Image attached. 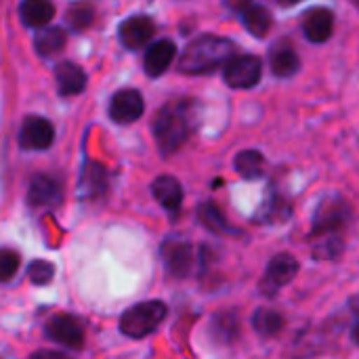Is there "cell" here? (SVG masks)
Returning a JSON list of instances; mask_svg holds the SVG:
<instances>
[{
	"label": "cell",
	"instance_id": "cell-15",
	"mask_svg": "<svg viewBox=\"0 0 359 359\" xmlns=\"http://www.w3.org/2000/svg\"><path fill=\"white\" fill-rule=\"evenodd\" d=\"M305 36L311 42H326L334 29V15L328 8H311L303 19Z\"/></svg>",
	"mask_w": 359,
	"mask_h": 359
},
{
	"label": "cell",
	"instance_id": "cell-29",
	"mask_svg": "<svg viewBox=\"0 0 359 359\" xmlns=\"http://www.w3.org/2000/svg\"><path fill=\"white\" fill-rule=\"evenodd\" d=\"M19 269V255L11 248H4L0 252V280L8 282Z\"/></svg>",
	"mask_w": 359,
	"mask_h": 359
},
{
	"label": "cell",
	"instance_id": "cell-3",
	"mask_svg": "<svg viewBox=\"0 0 359 359\" xmlns=\"http://www.w3.org/2000/svg\"><path fill=\"white\" fill-rule=\"evenodd\" d=\"M166 305L162 301H145L128 307L120 318V330L128 339H145L166 318Z\"/></svg>",
	"mask_w": 359,
	"mask_h": 359
},
{
	"label": "cell",
	"instance_id": "cell-6",
	"mask_svg": "<svg viewBox=\"0 0 359 359\" xmlns=\"http://www.w3.org/2000/svg\"><path fill=\"white\" fill-rule=\"evenodd\" d=\"M349 206L341 198L324 200L313 217V236H334L349 221Z\"/></svg>",
	"mask_w": 359,
	"mask_h": 359
},
{
	"label": "cell",
	"instance_id": "cell-5",
	"mask_svg": "<svg viewBox=\"0 0 359 359\" xmlns=\"http://www.w3.org/2000/svg\"><path fill=\"white\" fill-rule=\"evenodd\" d=\"M261 76H263V63L255 55L233 57L223 69V78L231 88H252L259 84Z\"/></svg>",
	"mask_w": 359,
	"mask_h": 359
},
{
	"label": "cell",
	"instance_id": "cell-11",
	"mask_svg": "<svg viewBox=\"0 0 359 359\" xmlns=\"http://www.w3.org/2000/svg\"><path fill=\"white\" fill-rule=\"evenodd\" d=\"M162 259H164L166 273H170L172 278H179V280L187 278L196 263L194 248L187 242H164Z\"/></svg>",
	"mask_w": 359,
	"mask_h": 359
},
{
	"label": "cell",
	"instance_id": "cell-4",
	"mask_svg": "<svg viewBox=\"0 0 359 359\" xmlns=\"http://www.w3.org/2000/svg\"><path fill=\"white\" fill-rule=\"evenodd\" d=\"M297 273H299V261L288 252H280L269 261L259 288L265 297H276L278 290L288 286Z\"/></svg>",
	"mask_w": 359,
	"mask_h": 359
},
{
	"label": "cell",
	"instance_id": "cell-7",
	"mask_svg": "<svg viewBox=\"0 0 359 359\" xmlns=\"http://www.w3.org/2000/svg\"><path fill=\"white\" fill-rule=\"evenodd\" d=\"M53 141H55V128L48 120L40 116H27L23 120L21 133H19V145L23 149L42 151V149H48Z\"/></svg>",
	"mask_w": 359,
	"mask_h": 359
},
{
	"label": "cell",
	"instance_id": "cell-26",
	"mask_svg": "<svg viewBox=\"0 0 359 359\" xmlns=\"http://www.w3.org/2000/svg\"><path fill=\"white\" fill-rule=\"evenodd\" d=\"M65 19H67V23H69L72 29H84V27H88V25L93 23L95 11H93V6L86 4V2H74V4L67 8Z\"/></svg>",
	"mask_w": 359,
	"mask_h": 359
},
{
	"label": "cell",
	"instance_id": "cell-32",
	"mask_svg": "<svg viewBox=\"0 0 359 359\" xmlns=\"http://www.w3.org/2000/svg\"><path fill=\"white\" fill-rule=\"evenodd\" d=\"M282 6H292V4H297V2H301V0H278Z\"/></svg>",
	"mask_w": 359,
	"mask_h": 359
},
{
	"label": "cell",
	"instance_id": "cell-2",
	"mask_svg": "<svg viewBox=\"0 0 359 359\" xmlns=\"http://www.w3.org/2000/svg\"><path fill=\"white\" fill-rule=\"evenodd\" d=\"M194 126V116L189 103L177 101L164 105L154 120V135L162 154H175L189 137Z\"/></svg>",
	"mask_w": 359,
	"mask_h": 359
},
{
	"label": "cell",
	"instance_id": "cell-1",
	"mask_svg": "<svg viewBox=\"0 0 359 359\" xmlns=\"http://www.w3.org/2000/svg\"><path fill=\"white\" fill-rule=\"evenodd\" d=\"M233 57H236V44L231 40L206 34L196 38L185 48L179 67L183 74L200 76L227 65Z\"/></svg>",
	"mask_w": 359,
	"mask_h": 359
},
{
	"label": "cell",
	"instance_id": "cell-28",
	"mask_svg": "<svg viewBox=\"0 0 359 359\" xmlns=\"http://www.w3.org/2000/svg\"><path fill=\"white\" fill-rule=\"evenodd\" d=\"M53 276H55V267H53L48 261L38 259V261H34V263L27 267V278H29V282L36 284V286H46V284H50Z\"/></svg>",
	"mask_w": 359,
	"mask_h": 359
},
{
	"label": "cell",
	"instance_id": "cell-33",
	"mask_svg": "<svg viewBox=\"0 0 359 359\" xmlns=\"http://www.w3.org/2000/svg\"><path fill=\"white\" fill-rule=\"evenodd\" d=\"M353 341H355V343L359 345V324L355 326V328H353Z\"/></svg>",
	"mask_w": 359,
	"mask_h": 359
},
{
	"label": "cell",
	"instance_id": "cell-34",
	"mask_svg": "<svg viewBox=\"0 0 359 359\" xmlns=\"http://www.w3.org/2000/svg\"><path fill=\"white\" fill-rule=\"evenodd\" d=\"M351 2H358V4H359V0H351Z\"/></svg>",
	"mask_w": 359,
	"mask_h": 359
},
{
	"label": "cell",
	"instance_id": "cell-13",
	"mask_svg": "<svg viewBox=\"0 0 359 359\" xmlns=\"http://www.w3.org/2000/svg\"><path fill=\"white\" fill-rule=\"evenodd\" d=\"M27 202L36 208H50L61 202V185L48 175H38L32 179L27 189Z\"/></svg>",
	"mask_w": 359,
	"mask_h": 359
},
{
	"label": "cell",
	"instance_id": "cell-16",
	"mask_svg": "<svg viewBox=\"0 0 359 359\" xmlns=\"http://www.w3.org/2000/svg\"><path fill=\"white\" fill-rule=\"evenodd\" d=\"M151 191H154V198L160 202V206L168 212H177L181 208V202H183V189H181V183L175 179V177H168V175H162L158 177L154 183H151Z\"/></svg>",
	"mask_w": 359,
	"mask_h": 359
},
{
	"label": "cell",
	"instance_id": "cell-31",
	"mask_svg": "<svg viewBox=\"0 0 359 359\" xmlns=\"http://www.w3.org/2000/svg\"><path fill=\"white\" fill-rule=\"evenodd\" d=\"M25 359H72L69 355L61 353V351H48V349H42V351H36L32 355H27Z\"/></svg>",
	"mask_w": 359,
	"mask_h": 359
},
{
	"label": "cell",
	"instance_id": "cell-20",
	"mask_svg": "<svg viewBox=\"0 0 359 359\" xmlns=\"http://www.w3.org/2000/svg\"><path fill=\"white\" fill-rule=\"evenodd\" d=\"M65 40H67V36H65V32L61 27H42L36 34L34 46L42 57H53V55L63 50Z\"/></svg>",
	"mask_w": 359,
	"mask_h": 359
},
{
	"label": "cell",
	"instance_id": "cell-14",
	"mask_svg": "<svg viewBox=\"0 0 359 359\" xmlns=\"http://www.w3.org/2000/svg\"><path fill=\"white\" fill-rule=\"evenodd\" d=\"M175 55H177L175 42H170V40H158V42H154L145 50V59H143V65H145L147 76H151V78L162 76L170 67V63L175 61Z\"/></svg>",
	"mask_w": 359,
	"mask_h": 359
},
{
	"label": "cell",
	"instance_id": "cell-8",
	"mask_svg": "<svg viewBox=\"0 0 359 359\" xmlns=\"http://www.w3.org/2000/svg\"><path fill=\"white\" fill-rule=\"evenodd\" d=\"M46 337L59 345L72 347V349H80L84 343V330L82 324L72 318V316H53L46 322Z\"/></svg>",
	"mask_w": 359,
	"mask_h": 359
},
{
	"label": "cell",
	"instance_id": "cell-9",
	"mask_svg": "<svg viewBox=\"0 0 359 359\" xmlns=\"http://www.w3.org/2000/svg\"><path fill=\"white\" fill-rule=\"evenodd\" d=\"M227 4H229L233 11L240 13L244 27H246L250 34H255L257 38H263V36L271 29L273 19H271V13H269L265 6H261V4H257V2H252V0H229Z\"/></svg>",
	"mask_w": 359,
	"mask_h": 359
},
{
	"label": "cell",
	"instance_id": "cell-30",
	"mask_svg": "<svg viewBox=\"0 0 359 359\" xmlns=\"http://www.w3.org/2000/svg\"><path fill=\"white\" fill-rule=\"evenodd\" d=\"M322 238H326V242L316 248V257H320V259H337L341 255L343 242L337 236H322Z\"/></svg>",
	"mask_w": 359,
	"mask_h": 359
},
{
	"label": "cell",
	"instance_id": "cell-22",
	"mask_svg": "<svg viewBox=\"0 0 359 359\" xmlns=\"http://www.w3.org/2000/svg\"><path fill=\"white\" fill-rule=\"evenodd\" d=\"M301 61L299 55L290 48V46H278L271 53V72L278 78H290L299 72Z\"/></svg>",
	"mask_w": 359,
	"mask_h": 359
},
{
	"label": "cell",
	"instance_id": "cell-27",
	"mask_svg": "<svg viewBox=\"0 0 359 359\" xmlns=\"http://www.w3.org/2000/svg\"><path fill=\"white\" fill-rule=\"evenodd\" d=\"M288 217V208L282 200L278 198H271V202H267L259 215H257V221L259 223H276V221H284Z\"/></svg>",
	"mask_w": 359,
	"mask_h": 359
},
{
	"label": "cell",
	"instance_id": "cell-19",
	"mask_svg": "<svg viewBox=\"0 0 359 359\" xmlns=\"http://www.w3.org/2000/svg\"><path fill=\"white\" fill-rule=\"evenodd\" d=\"M19 13L27 27H46L55 17V4L50 0H23Z\"/></svg>",
	"mask_w": 359,
	"mask_h": 359
},
{
	"label": "cell",
	"instance_id": "cell-23",
	"mask_svg": "<svg viewBox=\"0 0 359 359\" xmlns=\"http://www.w3.org/2000/svg\"><path fill=\"white\" fill-rule=\"evenodd\" d=\"M107 185V175L105 168L99 164H88L86 170L82 172V181H80V194L84 198H97L105 191Z\"/></svg>",
	"mask_w": 359,
	"mask_h": 359
},
{
	"label": "cell",
	"instance_id": "cell-21",
	"mask_svg": "<svg viewBox=\"0 0 359 359\" xmlns=\"http://www.w3.org/2000/svg\"><path fill=\"white\" fill-rule=\"evenodd\" d=\"M198 219H200V223H202L208 231H212V233H219V236H233V233H236V231L229 227L227 219L223 217L221 208H219L217 204H212V202H204V204L198 208Z\"/></svg>",
	"mask_w": 359,
	"mask_h": 359
},
{
	"label": "cell",
	"instance_id": "cell-12",
	"mask_svg": "<svg viewBox=\"0 0 359 359\" xmlns=\"http://www.w3.org/2000/svg\"><path fill=\"white\" fill-rule=\"evenodd\" d=\"M154 32H156V25H154V21H151L149 17H145V15L128 17V19H124V21L120 23V27H118L120 42H122L126 48H133V50L145 46V44L151 40Z\"/></svg>",
	"mask_w": 359,
	"mask_h": 359
},
{
	"label": "cell",
	"instance_id": "cell-18",
	"mask_svg": "<svg viewBox=\"0 0 359 359\" xmlns=\"http://www.w3.org/2000/svg\"><path fill=\"white\" fill-rule=\"evenodd\" d=\"M208 334L219 345H229L240 337V320L233 311L217 313L208 324Z\"/></svg>",
	"mask_w": 359,
	"mask_h": 359
},
{
	"label": "cell",
	"instance_id": "cell-24",
	"mask_svg": "<svg viewBox=\"0 0 359 359\" xmlns=\"http://www.w3.org/2000/svg\"><path fill=\"white\" fill-rule=\"evenodd\" d=\"M233 166L244 179H259L265 170V158L255 149H246L236 156Z\"/></svg>",
	"mask_w": 359,
	"mask_h": 359
},
{
	"label": "cell",
	"instance_id": "cell-25",
	"mask_svg": "<svg viewBox=\"0 0 359 359\" xmlns=\"http://www.w3.org/2000/svg\"><path fill=\"white\" fill-rule=\"evenodd\" d=\"M252 326L263 337H276L284 328V318L278 311L263 307V309H257V313L252 318Z\"/></svg>",
	"mask_w": 359,
	"mask_h": 359
},
{
	"label": "cell",
	"instance_id": "cell-10",
	"mask_svg": "<svg viewBox=\"0 0 359 359\" xmlns=\"http://www.w3.org/2000/svg\"><path fill=\"white\" fill-rule=\"evenodd\" d=\"M143 109H145L143 97L139 90H133V88H124L116 93L109 103V116L118 124H130L139 120L143 116Z\"/></svg>",
	"mask_w": 359,
	"mask_h": 359
},
{
	"label": "cell",
	"instance_id": "cell-17",
	"mask_svg": "<svg viewBox=\"0 0 359 359\" xmlns=\"http://www.w3.org/2000/svg\"><path fill=\"white\" fill-rule=\"evenodd\" d=\"M55 78H57V88L63 97H74L80 95L86 86V76L84 72L69 61H63L57 65L55 69Z\"/></svg>",
	"mask_w": 359,
	"mask_h": 359
}]
</instances>
